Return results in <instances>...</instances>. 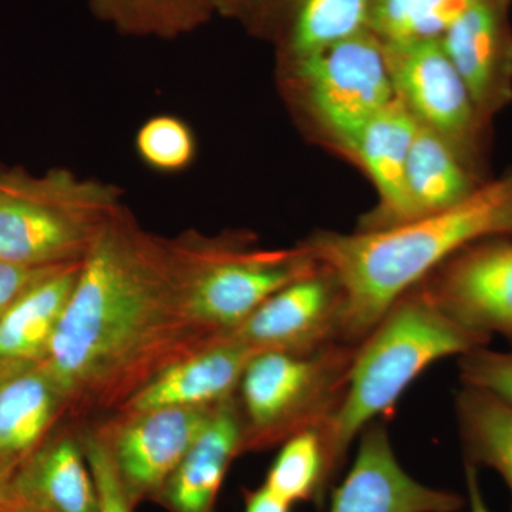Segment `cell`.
Returning a JSON list of instances; mask_svg holds the SVG:
<instances>
[{"mask_svg": "<svg viewBox=\"0 0 512 512\" xmlns=\"http://www.w3.org/2000/svg\"><path fill=\"white\" fill-rule=\"evenodd\" d=\"M214 340L187 309L184 238L157 237L120 207L101 227L43 369L76 424L119 412L163 370Z\"/></svg>", "mask_w": 512, "mask_h": 512, "instance_id": "obj_1", "label": "cell"}, {"mask_svg": "<svg viewBox=\"0 0 512 512\" xmlns=\"http://www.w3.org/2000/svg\"><path fill=\"white\" fill-rule=\"evenodd\" d=\"M512 238V171L453 207L396 227L320 231L302 241L345 296L343 342L359 345L394 302L468 245Z\"/></svg>", "mask_w": 512, "mask_h": 512, "instance_id": "obj_2", "label": "cell"}, {"mask_svg": "<svg viewBox=\"0 0 512 512\" xmlns=\"http://www.w3.org/2000/svg\"><path fill=\"white\" fill-rule=\"evenodd\" d=\"M490 336L458 325L419 285L400 296L357 345L338 410L319 430L329 490L366 426L392 412L407 387L433 363L484 348Z\"/></svg>", "mask_w": 512, "mask_h": 512, "instance_id": "obj_3", "label": "cell"}, {"mask_svg": "<svg viewBox=\"0 0 512 512\" xmlns=\"http://www.w3.org/2000/svg\"><path fill=\"white\" fill-rule=\"evenodd\" d=\"M113 184L69 170H0V261L25 266L82 262L120 207Z\"/></svg>", "mask_w": 512, "mask_h": 512, "instance_id": "obj_4", "label": "cell"}, {"mask_svg": "<svg viewBox=\"0 0 512 512\" xmlns=\"http://www.w3.org/2000/svg\"><path fill=\"white\" fill-rule=\"evenodd\" d=\"M356 348L335 343L311 353L262 352L252 357L237 392L242 454L322 429L342 402Z\"/></svg>", "mask_w": 512, "mask_h": 512, "instance_id": "obj_5", "label": "cell"}, {"mask_svg": "<svg viewBox=\"0 0 512 512\" xmlns=\"http://www.w3.org/2000/svg\"><path fill=\"white\" fill-rule=\"evenodd\" d=\"M187 256V309L195 328L217 340L237 329L259 306L292 282L318 271L305 245L256 249L239 235H183Z\"/></svg>", "mask_w": 512, "mask_h": 512, "instance_id": "obj_6", "label": "cell"}, {"mask_svg": "<svg viewBox=\"0 0 512 512\" xmlns=\"http://www.w3.org/2000/svg\"><path fill=\"white\" fill-rule=\"evenodd\" d=\"M289 60L306 107L342 150L396 97L386 50L372 30Z\"/></svg>", "mask_w": 512, "mask_h": 512, "instance_id": "obj_7", "label": "cell"}, {"mask_svg": "<svg viewBox=\"0 0 512 512\" xmlns=\"http://www.w3.org/2000/svg\"><path fill=\"white\" fill-rule=\"evenodd\" d=\"M383 45L396 94L414 119L443 137L483 180L485 138L490 126L478 114L440 39Z\"/></svg>", "mask_w": 512, "mask_h": 512, "instance_id": "obj_8", "label": "cell"}, {"mask_svg": "<svg viewBox=\"0 0 512 512\" xmlns=\"http://www.w3.org/2000/svg\"><path fill=\"white\" fill-rule=\"evenodd\" d=\"M217 406L157 407L89 423L106 444L134 510L144 501L156 503Z\"/></svg>", "mask_w": 512, "mask_h": 512, "instance_id": "obj_9", "label": "cell"}, {"mask_svg": "<svg viewBox=\"0 0 512 512\" xmlns=\"http://www.w3.org/2000/svg\"><path fill=\"white\" fill-rule=\"evenodd\" d=\"M417 285L458 325L512 340V238L468 245Z\"/></svg>", "mask_w": 512, "mask_h": 512, "instance_id": "obj_10", "label": "cell"}, {"mask_svg": "<svg viewBox=\"0 0 512 512\" xmlns=\"http://www.w3.org/2000/svg\"><path fill=\"white\" fill-rule=\"evenodd\" d=\"M345 296L335 276L318 271L266 299L224 338L262 352L311 353L343 342Z\"/></svg>", "mask_w": 512, "mask_h": 512, "instance_id": "obj_11", "label": "cell"}, {"mask_svg": "<svg viewBox=\"0 0 512 512\" xmlns=\"http://www.w3.org/2000/svg\"><path fill=\"white\" fill-rule=\"evenodd\" d=\"M511 2L477 0L440 37L488 126L512 103Z\"/></svg>", "mask_w": 512, "mask_h": 512, "instance_id": "obj_12", "label": "cell"}, {"mask_svg": "<svg viewBox=\"0 0 512 512\" xmlns=\"http://www.w3.org/2000/svg\"><path fill=\"white\" fill-rule=\"evenodd\" d=\"M464 498L414 480L394 454L386 426L373 421L359 436L355 463L330 495L329 512H457Z\"/></svg>", "mask_w": 512, "mask_h": 512, "instance_id": "obj_13", "label": "cell"}, {"mask_svg": "<svg viewBox=\"0 0 512 512\" xmlns=\"http://www.w3.org/2000/svg\"><path fill=\"white\" fill-rule=\"evenodd\" d=\"M416 127L417 120L396 94L349 148L379 194V207L357 231H376L413 220L406 173Z\"/></svg>", "mask_w": 512, "mask_h": 512, "instance_id": "obj_14", "label": "cell"}, {"mask_svg": "<svg viewBox=\"0 0 512 512\" xmlns=\"http://www.w3.org/2000/svg\"><path fill=\"white\" fill-rule=\"evenodd\" d=\"M2 494L43 512H99L80 424L36 448L15 468Z\"/></svg>", "mask_w": 512, "mask_h": 512, "instance_id": "obj_15", "label": "cell"}, {"mask_svg": "<svg viewBox=\"0 0 512 512\" xmlns=\"http://www.w3.org/2000/svg\"><path fill=\"white\" fill-rule=\"evenodd\" d=\"M255 355L237 340H214L163 370L117 413L171 406H217L237 396L242 375Z\"/></svg>", "mask_w": 512, "mask_h": 512, "instance_id": "obj_16", "label": "cell"}, {"mask_svg": "<svg viewBox=\"0 0 512 512\" xmlns=\"http://www.w3.org/2000/svg\"><path fill=\"white\" fill-rule=\"evenodd\" d=\"M244 427L237 396L215 407L156 500L168 512H217L218 495L232 461L242 456Z\"/></svg>", "mask_w": 512, "mask_h": 512, "instance_id": "obj_17", "label": "cell"}, {"mask_svg": "<svg viewBox=\"0 0 512 512\" xmlns=\"http://www.w3.org/2000/svg\"><path fill=\"white\" fill-rule=\"evenodd\" d=\"M80 265L74 262L50 272L0 318V380L45 362Z\"/></svg>", "mask_w": 512, "mask_h": 512, "instance_id": "obj_18", "label": "cell"}, {"mask_svg": "<svg viewBox=\"0 0 512 512\" xmlns=\"http://www.w3.org/2000/svg\"><path fill=\"white\" fill-rule=\"evenodd\" d=\"M66 416L64 397L42 366L0 380V460L18 467Z\"/></svg>", "mask_w": 512, "mask_h": 512, "instance_id": "obj_19", "label": "cell"}, {"mask_svg": "<svg viewBox=\"0 0 512 512\" xmlns=\"http://www.w3.org/2000/svg\"><path fill=\"white\" fill-rule=\"evenodd\" d=\"M406 180L413 220L453 207L484 183L443 137L419 121L410 147Z\"/></svg>", "mask_w": 512, "mask_h": 512, "instance_id": "obj_20", "label": "cell"}, {"mask_svg": "<svg viewBox=\"0 0 512 512\" xmlns=\"http://www.w3.org/2000/svg\"><path fill=\"white\" fill-rule=\"evenodd\" d=\"M456 416L466 463L493 468L512 495V407L494 394L463 384Z\"/></svg>", "mask_w": 512, "mask_h": 512, "instance_id": "obj_21", "label": "cell"}, {"mask_svg": "<svg viewBox=\"0 0 512 512\" xmlns=\"http://www.w3.org/2000/svg\"><path fill=\"white\" fill-rule=\"evenodd\" d=\"M375 0H292L286 53L296 59L370 30Z\"/></svg>", "mask_w": 512, "mask_h": 512, "instance_id": "obj_22", "label": "cell"}, {"mask_svg": "<svg viewBox=\"0 0 512 512\" xmlns=\"http://www.w3.org/2000/svg\"><path fill=\"white\" fill-rule=\"evenodd\" d=\"M264 485L291 507L313 503L322 508L329 485L319 430H305L284 441Z\"/></svg>", "mask_w": 512, "mask_h": 512, "instance_id": "obj_23", "label": "cell"}, {"mask_svg": "<svg viewBox=\"0 0 512 512\" xmlns=\"http://www.w3.org/2000/svg\"><path fill=\"white\" fill-rule=\"evenodd\" d=\"M197 150L190 124L173 114L151 117L138 128L137 156L157 173H183L194 164Z\"/></svg>", "mask_w": 512, "mask_h": 512, "instance_id": "obj_24", "label": "cell"}, {"mask_svg": "<svg viewBox=\"0 0 512 512\" xmlns=\"http://www.w3.org/2000/svg\"><path fill=\"white\" fill-rule=\"evenodd\" d=\"M195 0H99L100 8L124 26L171 32L194 22Z\"/></svg>", "mask_w": 512, "mask_h": 512, "instance_id": "obj_25", "label": "cell"}, {"mask_svg": "<svg viewBox=\"0 0 512 512\" xmlns=\"http://www.w3.org/2000/svg\"><path fill=\"white\" fill-rule=\"evenodd\" d=\"M80 436L96 483L99 512H134L99 431L93 424H80Z\"/></svg>", "mask_w": 512, "mask_h": 512, "instance_id": "obj_26", "label": "cell"}, {"mask_svg": "<svg viewBox=\"0 0 512 512\" xmlns=\"http://www.w3.org/2000/svg\"><path fill=\"white\" fill-rule=\"evenodd\" d=\"M461 382L494 394L512 407V349L478 348L460 356Z\"/></svg>", "mask_w": 512, "mask_h": 512, "instance_id": "obj_27", "label": "cell"}, {"mask_svg": "<svg viewBox=\"0 0 512 512\" xmlns=\"http://www.w3.org/2000/svg\"><path fill=\"white\" fill-rule=\"evenodd\" d=\"M436 2L437 0H375L370 30L383 42H406L412 39L417 26Z\"/></svg>", "mask_w": 512, "mask_h": 512, "instance_id": "obj_28", "label": "cell"}, {"mask_svg": "<svg viewBox=\"0 0 512 512\" xmlns=\"http://www.w3.org/2000/svg\"><path fill=\"white\" fill-rule=\"evenodd\" d=\"M69 265V264H67ZM60 266H25L0 261V318L30 286Z\"/></svg>", "mask_w": 512, "mask_h": 512, "instance_id": "obj_29", "label": "cell"}, {"mask_svg": "<svg viewBox=\"0 0 512 512\" xmlns=\"http://www.w3.org/2000/svg\"><path fill=\"white\" fill-rule=\"evenodd\" d=\"M244 504V512H291V505L264 484L255 490H245Z\"/></svg>", "mask_w": 512, "mask_h": 512, "instance_id": "obj_30", "label": "cell"}, {"mask_svg": "<svg viewBox=\"0 0 512 512\" xmlns=\"http://www.w3.org/2000/svg\"><path fill=\"white\" fill-rule=\"evenodd\" d=\"M466 484L470 512H491L490 508L485 504L480 481H478V468L473 466V464L466 463Z\"/></svg>", "mask_w": 512, "mask_h": 512, "instance_id": "obj_31", "label": "cell"}, {"mask_svg": "<svg viewBox=\"0 0 512 512\" xmlns=\"http://www.w3.org/2000/svg\"><path fill=\"white\" fill-rule=\"evenodd\" d=\"M0 512H43V511L35 510V508L28 507V505L16 503V501L9 500V498H6L5 495L0 494Z\"/></svg>", "mask_w": 512, "mask_h": 512, "instance_id": "obj_32", "label": "cell"}, {"mask_svg": "<svg viewBox=\"0 0 512 512\" xmlns=\"http://www.w3.org/2000/svg\"><path fill=\"white\" fill-rule=\"evenodd\" d=\"M15 468V466H10V464L0 460V494H2L3 488H5V485L8 483L10 476H12L13 471H15Z\"/></svg>", "mask_w": 512, "mask_h": 512, "instance_id": "obj_33", "label": "cell"}, {"mask_svg": "<svg viewBox=\"0 0 512 512\" xmlns=\"http://www.w3.org/2000/svg\"><path fill=\"white\" fill-rule=\"evenodd\" d=\"M222 2H225V3H238L239 0H222Z\"/></svg>", "mask_w": 512, "mask_h": 512, "instance_id": "obj_34", "label": "cell"}]
</instances>
